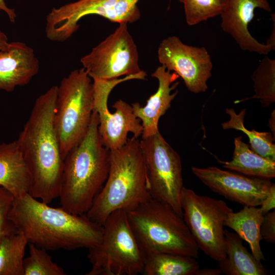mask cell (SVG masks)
<instances>
[{"label":"cell","instance_id":"1","mask_svg":"<svg viewBox=\"0 0 275 275\" xmlns=\"http://www.w3.org/2000/svg\"><path fill=\"white\" fill-rule=\"evenodd\" d=\"M8 218L29 243L48 250L90 249L99 243L102 226L86 215L52 207L26 193L14 198Z\"/></svg>","mask_w":275,"mask_h":275},{"label":"cell","instance_id":"2","mask_svg":"<svg viewBox=\"0 0 275 275\" xmlns=\"http://www.w3.org/2000/svg\"><path fill=\"white\" fill-rule=\"evenodd\" d=\"M58 86L35 100L16 140L32 179L29 194L49 204L59 197L63 167L53 117Z\"/></svg>","mask_w":275,"mask_h":275},{"label":"cell","instance_id":"3","mask_svg":"<svg viewBox=\"0 0 275 275\" xmlns=\"http://www.w3.org/2000/svg\"><path fill=\"white\" fill-rule=\"evenodd\" d=\"M98 125L93 111L86 134L63 160L59 197L61 207L74 214H86L108 176L110 151L101 142Z\"/></svg>","mask_w":275,"mask_h":275},{"label":"cell","instance_id":"4","mask_svg":"<svg viewBox=\"0 0 275 275\" xmlns=\"http://www.w3.org/2000/svg\"><path fill=\"white\" fill-rule=\"evenodd\" d=\"M151 198L140 141L132 136L121 148L110 151L107 178L86 214L102 226L114 211H128Z\"/></svg>","mask_w":275,"mask_h":275},{"label":"cell","instance_id":"5","mask_svg":"<svg viewBox=\"0 0 275 275\" xmlns=\"http://www.w3.org/2000/svg\"><path fill=\"white\" fill-rule=\"evenodd\" d=\"M127 213L144 253L161 252L198 258L199 248L183 217L169 205L151 198Z\"/></svg>","mask_w":275,"mask_h":275},{"label":"cell","instance_id":"6","mask_svg":"<svg viewBox=\"0 0 275 275\" xmlns=\"http://www.w3.org/2000/svg\"><path fill=\"white\" fill-rule=\"evenodd\" d=\"M92 79L82 68L71 71L58 86L53 123L63 160L90 126L94 111Z\"/></svg>","mask_w":275,"mask_h":275},{"label":"cell","instance_id":"7","mask_svg":"<svg viewBox=\"0 0 275 275\" xmlns=\"http://www.w3.org/2000/svg\"><path fill=\"white\" fill-rule=\"evenodd\" d=\"M99 243L90 249L92 268L87 275L142 274L144 254L130 225L127 211L111 213L102 225Z\"/></svg>","mask_w":275,"mask_h":275},{"label":"cell","instance_id":"8","mask_svg":"<svg viewBox=\"0 0 275 275\" xmlns=\"http://www.w3.org/2000/svg\"><path fill=\"white\" fill-rule=\"evenodd\" d=\"M183 219L199 249L217 262L226 257L224 223L233 211L223 200L201 196L183 187L181 200Z\"/></svg>","mask_w":275,"mask_h":275},{"label":"cell","instance_id":"9","mask_svg":"<svg viewBox=\"0 0 275 275\" xmlns=\"http://www.w3.org/2000/svg\"><path fill=\"white\" fill-rule=\"evenodd\" d=\"M151 198L169 205L181 217L184 187L181 158L159 131L140 141Z\"/></svg>","mask_w":275,"mask_h":275},{"label":"cell","instance_id":"10","mask_svg":"<svg viewBox=\"0 0 275 275\" xmlns=\"http://www.w3.org/2000/svg\"><path fill=\"white\" fill-rule=\"evenodd\" d=\"M140 1L78 0L53 8L46 17V36L52 42H64L77 31L80 19L90 15L119 24L134 22L141 17Z\"/></svg>","mask_w":275,"mask_h":275},{"label":"cell","instance_id":"11","mask_svg":"<svg viewBox=\"0 0 275 275\" xmlns=\"http://www.w3.org/2000/svg\"><path fill=\"white\" fill-rule=\"evenodd\" d=\"M80 62L92 79L136 76L146 80L147 75L140 67L138 48L125 23L119 24L113 33L82 57Z\"/></svg>","mask_w":275,"mask_h":275},{"label":"cell","instance_id":"12","mask_svg":"<svg viewBox=\"0 0 275 275\" xmlns=\"http://www.w3.org/2000/svg\"><path fill=\"white\" fill-rule=\"evenodd\" d=\"M136 79L135 76L113 80L93 79L94 111L99 118L98 132L102 144L109 151L123 147L127 142L128 133L137 139L142 134L141 122L134 114L131 105L119 99L112 105L115 112L111 113L107 107L109 95L115 86Z\"/></svg>","mask_w":275,"mask_h":275},{"label":"cell","instance_id":"13","mask_svg":"<svg viewBox=\"0 0 275 275\" xmlns=\"http://www.w3.org/2000/svg\"><path fill=\"white\" fill-rule=\"evenodd\" d=\"M157 56L160 63L180 77L189 92L197 94L207 90L213 65L204 47L185 44L178 37L172 36L160 42Z\"/></svg>","mask_w":275,"mask_h":275},{"label":"cell","instance_id":"14","mask_svg":"<svg viewBox=\"0 0 275 275\" xmlns=\"http://www.w3.org/2000/svg\"><path fill=\"white\" fill-rule=\"evenodd\" d=\"M193 174L213 192L243 206H260L274 183L215 167H191Z\"/></svg>","mask_w":275,"mask_h":275},{"label":"cell","instance_id":"15","mask_svg":"<svg viewBox=\"0 0 275 275\" xmlns=\"http://www.w3.org/2000/svg\"><path fill=\"white\" fill-rule=\"evenodd\" d=\"M256 8L271 12L267 0H227L221 14V25L223 31L233 38L242 50L267 56L271 50V48L258 42L248 29Z\"/></svg>","mask_w":275,"mask_h":275},{"label":"cell","instance_id":"16","mask_svg":"<svg viewBox=\"0 0 275 275\" xmlns=\"http://www.w3.org/2000/svg\"><path fill=\"white\" fill-rule=\"evenodd\" d=\"M151 76L158 82L156 92L150 96L145 106H141L139 102L131 104L134 114L142 123V138L150 136L159 131V120L171 107V102L178 94L177 90L172 93L179 84L178 82L174 83L179 77L176 73L169 71L161 65L152 73Z\"/></svg>","mask_w":275,"mask_h":275},{"label":"cell","instance_id":"17","mask_svg":"<svg viewBox=\"0 0 275 275\" xmlns=\"http://www.w3.org/2000/svg\"><path fill=\"white\" fill-rule=\"evenodd\" d=\"M39 61L35 51L25 43L14 41L0 50V90L11 92L28 84L38 74Z\"/></svg>","mask_w":275,"mask_h":275},{"label":"cell","instance_id":"18","mask_svg":"<svg viewBox=\"0 0 275 275\" xmlns=\"http://www.w3.org/2000/svg\"><path fill=\"white\" fill-rule=\"evenodd\" d=\"M30 173L16 141L0 144V185L14 198L29 193Z\"/></svg>","mask_w":275,"mask_h":275},{"label":"cell","instance_id":"19","mask_svg":"<svg viewBox=\"0 0 275 275\" xmlns=\"http://www.w3.org/2000/svg\"><path fill=\"white\" fill-rule=\"evenodd\" d=\"M226 257L218 262L219 269L227 275H266L269 271L249 253L242 239L235 233L225 230Z\"/></svg>","mask_w":275,"mask_h":275},{"label":"cell","instance_id":"20","mask_svg":"<svg viewBox=\"0 0 275 275\" xmlns=\"http://www.w3.org/2000/svg\"><path fill=\"white\" fill-rule=\"evenodd\" d=\"M263 216L260 208L243 206L239 211L229 213L224 223L249 243L252 255L260 262L265 260L260 246V228Z\"/></svg>","mask_w":275,"mask_h":275},{"label":"cell","instance_id":"21","mask_svg":"<svg viewBox=\"0 0 275 275\" xmlns=\"http://www.w3.org/2000/svg\"><path fill=\"white\" fill-rule=\"evenodd\" d=\"M232 160L221 161L226 169L247 176L270 180L275 177V161L265 158L254 151L242 140L235 137Z\"/></svg>","mask_w":275,"mask_h":275},{"label":"cell","instance_id":"22","mask_svg":"<svg viewBox=\"0 0 275 275\" xmlns=\"http://www.w3.org/2000/svg\"><path fill=\"white\" fill-rule=\"evenodd\" d=\"M144 254V275H195L200 268L195 258L189 256L161 252Z\"/></svg>","mask_w":275,"mask_h":275},{"label":"cell","instance_id":"23","mask_svg":"<svg viewBox=\"0 0 275 275\" xmlns=\"http://www.w3.org/2000/svg\"><path fill=\"white\" fill-rule=\"evenodd\" d=\"M226 113L229 115L230 119L222 123L224 130L232 129L243 132L248 136L250 147L254 151L265 158L275 161V144L273 143L274 138L271 132L246 129L244 125L245 108L238 114L233 108H226Z\"/></svg>","mask_w":275,"mask_h":275},{"label":"cell","instance_id":"24","mask_svg":"<svg viewBox=\"0 0 275 275\" xmlns=\"http://www.w3.org/2000/svg\"><path fill=\"white\" fill-rule=\"evenodd\" d=\"M28 241L17 231L0 240V275H24L23 261Z\"/></svg>","mask_w":275,"mask_h":275},{"label":"cell","instance_id":"25","mask_svg":"<svg viewBox=\"0 0 275 275\" xmlns=\"http://www.w3.org/2000/svg\"><path fill=\"white\" fill-rule=\"evenodd\" d=\"M251 78L254 82V94L250 97L235 100L234 103L257 99L263 107H269L275 102V60L265 56Z\"/></svg>","mask_w":275,"mask_h":275},{"label":"cell","instance_id":"26","mask_svg":"<svg viewBox=\"0 0 275 275\" xmlns=\"http://www.w3.org/2000/svg\"><path fill=\"white\" fill-rule=\"evenodd\" d=\"M47 251L29 243V255L24 258V275H65L64 269L53 262Z\"/></svg>","mask_w":275,"mask_h":275},{"label":"cell","instance_id":"27","mask_svg":"<svg viewBox=\"0 0 275 275\" xmlns=\"http://www.w3.org/2000/svg\"><path fill=\"white\" fill-rule=\"evenodd\" d=\"M185 20L190 26L221 15L227 0H182Z\"/></svg>","mask_w":275,"mask_h":275},{"label":"cell","instance_id":"28","mask_svg":"<svg viewBox=\"0 0 275 275\" xmlns=\"http://www.w3.org/2000/svg\"><path fill=\"white\" fill-rule=\"evenodd\" d=\"M14 197L0 185V240L5 235L17 231L8 218Z\"/></svg>","mask_w":275,"mask_h":275},{"label":"cell","instance_id":"29","mask_svg":"<svg viewBox=\"0 0 275 275\" xmlns=\"http://www.w3.org/2000/svg\"><path fill=\"white\" fill-rule=\"evenodd\" d=\"M262 239L270 243L275 241V210L264 215L260 228Z\"/></svg>","mask_w":275,"mask_h":275},{"label":"cell","instance_id":"30","mask_svg":"<svg viewBox=\"0 0 275 275\" xmlns=\"http://www.w3.org/2000/svg\"><path fill=\"white\" fill-rule=\"evenodd\" d=\"M260 209L263 215L269 212L275 207V184L271 188L270 191L262 204Z\"/></svg>","mask_w":275,"mask_h":275},{"label":"cell","instance_id":"31","mask_svg":"<svg viewBox=\"0 0 275 275\" xmlns=\"http://www.w3.org/2000/svg\"><path fill=\"white\" fill-rule=\"evenodd\" d=\"M0 11L5 12L11 22L15 23L17 18V14L13 8L9 7L5 0H0Z\"/></svg>","mask_w":275,"mask_h":275},{"label":"cell","instance_id":"32","mask_svg":"<svg viewBox=\"0 0 275 275\" xmlns=\"http://www.w3.org/2000/svg\"><path fill=\"white\" fill-rule=\"evenodd\" d=\"M221 270L216 268H205L197 269L195 275H219L222 273Z\"/></svg>","mask_w":275,"mask_h":275},{"label":"cell","instance_id":"33","mask_svg":"<svg viewBox=\"0 0 275 275\" xmlns=\"http://www.w3.org/2000/svg\"><path fill=\"white\" fill-rule=\"evenodd\" d=\"M274 14H272L271 15V19L273 20V28L271 32V33L267 39L266 43H265L266 45L269 46L271 50H275V20H274Z\"/></svg>","mask_w":275,"mask_h":275},{"label":"cell","instance_id":"34","mask_svg":"<svg viewBox=\"0 0 275 275\" xmlns=\"http://www.w3.org/2000/svg\"><path fill=\"white\" fill-rule=\"evenodd\" d=\"M9 43L7 35L1 30H0V50L7 48Z\"/></svg>","mask_w":275,"mask_h":275},{"label":"cell","instance_id":"35","mask_svg":"<svg viewBox=\"0 0 275 275\" xmlns=\"http://www.w3.org/2000/svg\"><path fill=\"white\" fill-rule=\"evenodd\" d=\"M275 110L272 112L268 120V126L271 131L273 136L275 137Z\"/></svg>","mask_w":275,"mask_h":275}]
</instances>
